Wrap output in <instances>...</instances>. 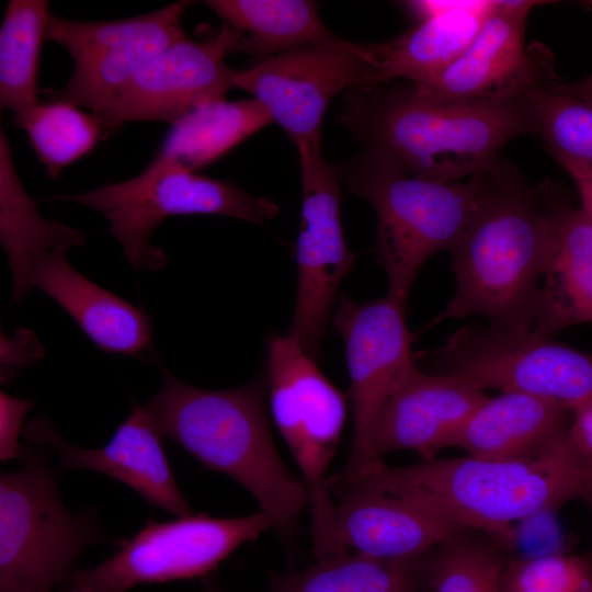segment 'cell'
<instances>
[{"label":"cell","mask_w":592,"mask_h":592,"mask_svg":"<svg viewBox=\"0 0 592 592\" xmlns=\"http://www.w3.org/2000/svg\"><path fill=\"white\" fill-rule=\"evenodd\" d=\"M503 592H592L591 558L558 553L509 558Z\"/></svg>","instance_id":"1f68e13d"},{"label":"cell","mask_w":592,"mask_h":592,"mask_svg":"<svg viewBox=\"0 0 592 592\" xmlns=\"http://www.w3.org/2000/svg\"><path fill=\"white\" fill-rule=\"evenodd\" d=\"M567 440L573 452L592 466V397L572 409Z\"/></svg>","instance_id":"836d02e7"},{"label":"cell","mask_w":592,"mask_h":592,"mask_svg":"<svg viewBox=\"0 0 592 592\" xmlns=\"http://www.w3.org/2000/svg\"><path fill=\"white\" fill-rule=\"evenodd\" d=\"M338 166L345 187L376 213L387 295L406 304L423 264L439 251H451L469 225L480 197V175L465 182L413 177L375 146Z\"/></svg>","instance_id":"5b68a950"},{"label":"cell","mask_w":592,"mask_h":592,"mask_svg":"<svg viewBox=\"0 0 592 592\" xmlns=\"http://www.w3.org/2000/svg\"><path fill=\"white\" fill-rule=\"evenodd\" d=\"M571 411L558 402L525 394L488 396L463 424L449 447L487 459L530 456L566 436Z\"/></svg>","instance_id":"ffe728a7"},{"label":"cell","mask_w":592,"mask_h":592,"mask_svg":"<svg viewBox=\"0 0 592 592\" xmlns=\"http://www.w3.org/2000/svg\"><path fill=\"white\" fill-rule=\"evenodd\" d=\"M203 592H226V591L221 589L214 579L204 578Z\"/></svg>","instance_id":"d590c367"},{"label":"cell","mask_w":592,"mask_h":592,"mask_svg":"<svg viewBox=\"0 0 592 592\" xmlns=\"http://www.w3.org/2000/svg\"><path fill=\"white\" fill-rule=\"evenodd\" d=\"M34 402L13 397L4 391L0 392V459L5 463L20 459L24 446L19 443L22 432V422L26 412Z\"/></svg>","instance_id":"d6a6232c"},{"label":"cell","mask_w":592,"mask_h":592,"mask_svg":"<svg viewBox=\"0 0 592 592\" xmlns=\"http://www.w3.org/2000/svg\"><path fill=\"white\" fill-rule=\"evenodd\" d=\"M592 322V221L580 207L563 209L546 260L532 329L551 335Z\"/></svg>","instance_id":"7402d4cb"},{"label":"cell","mask_w":592,"mask_h":592,"mask_svg":"<svg viewBox=\"0 0 592 592\" xmlns=\"http://www.w3.org/2000/svg\"><path fill=\"white\" fill-rule=\"evenodd\" d=\"M554 73L531 93L534 134L557 161L571 160L592 168V101L573 95Z\"/></svg>","instance_id":"f1b7e54d"},{"label":"cell","mask_w":592,"mask_h":592,"mask_svg":"<svg viewBox=\"0 0 592 592\" xmlns=\"http://www.w3.org/2000/svg\"><path fill=\"white\" fill-rule=\"evenodd\" d=\"M273 122L257 99L212 101L172 124L151 161L174 162L195 172Z\"/></svg>","instance_id":"d4e9b609"},{"label":"cell","mask_w":592,"mask_h":592,"mask_svg":"<svg viewBox=\"0 0 592 592\" xmlns=\"http://www.w3.org/2000/svg\"><path fill=\"white\" fill-rule=\"evenodd\" d=\"M264 377L273 421L307 490L315 558L339 555L329 470L346 422L349 396L286 333L270 335Z\"/></svg>","instance_id":"52a82bcc"},{"label":"cell","mask_w":592,"mask_h":592,"mask_svg":"<svg viewBox=\"0 0 592 592\" xmlns=\"http://www.w3.org/2000/svg\"><path fill=\"white\" fill-rule=\"evenodd\" d=\"M0 136V240L13 281L14 301L32 288V275L38 261L59 247L86 243L76 228L44 218L29 196L15 170L9 141Z\"/></svg>","instance_id":"603a6c76"},{"label":"cell","mask_w":592,"mask_h":592,"mask_svg":"<svg viewBox=\"0 0 592 592\" xmlns=\"http://www.w3.org/2000/svg\"><path fill=\"white\" fill-rule=\"evenodd\" d=\"M96 209L109 220L126 261L135 270L163 267L153 230L168 217L221 215L262 225L278 213L271 198L254 196L229 181L197 174L179 163H150L136 177L58 197Z\"/></svg>","instance_id":"ba28073f"},{"label":"cell","mask_w":592,"mask_h":592,"mask_svg":"<svg viewBox=\"0 0 592 592\" xmlns=\"http://www.w3.org/2000/svg\"><path fill=\"white\" fill-rule=\"evenodd\" d=\"M239 36L240 50L258 61L309 45H338L321 21L316 2L307 0H208L204 2Z\"/></svg>","instance_id":"cb8c5ba5"},{"label":"cell","mask_w":592,"mask_h":592,"mask_svg":"<svg viewBox=\"0 0 592 592\" xmlns=\"http://www.w3.org/2000/svg\"><path fill=\"white\" fill-rule=\"evenodd\" d=\"M479 532L460 534L430 555L432 592H503L509 558L501 544Z\"/></svg>","instance_id":"f546056e"},{"label":"cell","mask_w":592,"mask_h":592,"mask_svg":"<svg viewBox=\"0 0 592 592\" xmlns=\"http://www.w3.org/2000/svg\"><path fill=\"white\" fill-rule=\"evenodd\" d=\"M267 530L271 523L261 511L238 517L193 513L166 522L150 520L110 557L77 569L59 592H127L141 584L207 578L237 548Z\"/></svg>","instance_id":"30bf717a"},{"label":"cell","mask_w":592,"mask_h":592,"mask_svg":"<svg viewBox=\"0 0 592 592\" xmlns=\"http://www.w3.org/2000/svg\"><path fill=\"white\" fill-rule=\"evenodd\" d=\"M161 374V389L144 405L161 436L238 482L271 530L288 537L308 508V494L274 443L264 375L238 388L213 390L189 385L164 367Z\"/></svg>","instance_id":"277c9868"},{"label":"cell","mask_w":592,"mask_h":592,"mask_svg":"<svg viewBox=\"0 0 592 592\" xmlns=\"http://www.w3.org/2000/svg\"><path fill=\"white\" fill-rule=\"evenodd\" d=\"M240 50L236 31L223 23L216 36L196 42L187 35L144 64L102 112L103 136L127 122L173 124L193 109L226 99L235 69L226 57Z\"/></svg>","instance_id":"5bb4252c"},{"label":"cell","mask_w":592,"mask_h":592,"mask_svg":"<svg viewBox=\"0 0 592 592\" xmlns=\"http://www.w3.org/2000/svg\"><path fill=\"white\" fill-rule=\"evenodd\" d=\"M366 45H309L285 50L235 70L234 88L260 101L299 155L321 152V126L332 99L363 88L372 71Z\"/></svg>","instance_id":"7c38bea8"},{"label":"cell","mask_w":592,"mask_h":592,"mask_svg":"<svg viewBox=\"0 0 592 592\" xmlns=\"http://www.w3.org/2000/svg\"><path fill=\"white\" fill-rule=\"evenodd\" d=\"M583 500L589 504L590 510L592 511V488L585 493Z\"/></svg>","instance_id":"8d00e7d4"},{"label":"cell","mask_w":592,"mask_h":592,"mask_svg":"<svg viewBox=\"0 0 592 592\" xmlns=\"http://www.w3.org/2000/svg\"><path fill=\"white\" fill-rule=\"evenodd\" d=\"M419 358L432 373L467 378L483 390L525 394L571 410L592 397V354L533 329L465 326Z\"/></svg>","instance_id":"9c48e42d"},{"label":"cell","mask_w":592,"mask_h":592,"mask_svg":"<svg viewBox=\"0 0 592 592\" xmlns=\"http://www.w3.org/2000/svg\"><path fill=\"white\" fill-rule=\"evenodd\" d=\"M301 221L296 242L297 292L286 334L295 338L312 358L337 303L339 286L352 271L356 254L345 241L341 221V183L338 164L320 153L299 155Z\"/></svg>","instance_id":"4fadbf2b"},{"label":"cell","mask_w":592,"mask_h":592,"mask_svg":"<svg viewBox=\"0 0 592 592\" xmlns=\"http://www.w3.org/2000/svg\"><path fill=\"white\" fill-rule=\"evenodd\" d=\"M20 460L0 475V592H59L102 526L93 508H65L46 447L30 444Z\"/></svg>","instance_id":"8992f818"},{"label":"cell","mask_w":592,"mask_h":592,"mask_svg":"<svg viewBox=\"0 0 592 592\" xmlns=\"http://www.w3.org/2000/svg\"><path fill=\"white\" fill-rule=\"evenodd\" d=\"M591 488L592 466L573 452L566 434L519 458L434 456L402 466L382 460L362 480L333 492L361 489L409 496L508 549L516 542L512 523L583 499Z\"/></svg>","instance_id":"7a4b0ae2"},{"label":"cell","mask_w":592,"mask_h":592,"mask_svg":"<svg viewBox=\"0 0 592 592\" xmlns=\"http://www.w3.org/2000/svg\"><path fill=\"white\" fill-rule=\"evenodd\" d=\"M23 434L30 444L55 451L64 469L104 474L134 490L151 508L175 517L193 514L173 476L163 437L145 406L135 403L110 441L96 448L69 443L44 417L33 418Z\"/></svg>","instance_id":"9a60e30c"},{"label":"cell","mask_w":592,"mask_h":592,"mask_svg":"<svg viewBox=\"0 0 592 592\" xmlns=\"http://www.w3.org/2000/svg\"><path fill=\"white\" fill-rule=\"evenodd\" d=\"M405 307L389 295L367 303L343 292L338 296L332 325L345 351L353 437L348 463L331 476V488L362 480L379 463L369 454L373 425L387 399L417 366Z\"/></svg>","instance_id":"8fae6325"},{"label":"cell","mask_w":592,"mask_h":592,"mask_svg":"<svg viewBox=\"0 0 592 592\" xmlns=\"http://www.w3.org/2000/svg\"><path fill=\"white\" fill-rule=\"evenodd\" d=\"M50 179L89 153L103 136L100 119L64 101L38 102L18 118Z\"/></svg>","instance_id":"83f0119b"},{"label":"cell","mask_w":592,"mask_h":592,"mask_svg":"<svg viewBox=\"0 0 592 592\" xmlns=\"http://www.w3.org/2000/svg\"><path fill=\"white\" fill-rule=\"evenodd\" d=\"M474 382L429 373L418 365L380 409L369 436L374 463L396 451H414L422 458L448 448L473 411L488 397Z\"/></svg>","instance_id":"e0dca14e"},{"label":"cell","mask_w":592,"mask_h":592,"mask_svg":"<svg viewBox=\"0 0 592 592\" xmlns=\"http://www.w3.org/2000/svg\"><path fill=\"white\" fill-rule=\"evenodd\" d=\"M191 3L178 1L147 14L110 21L80 22L53 15L47 25L46 41L66 48L75 62L114 46L182 27V18Z\"/></svg>","instance_id":"4dcf8cb0"},{"label":"cell","mask_w":592,"mask_h":592,"mask_svg":"<svg viewBox=\"0 0 592 592\" xmlns=\"http://www.w3.org/2000/svg\"><path fill=\"white\" fill-rule=\"evenodd\" d=\"M563 89L577 96L592 101V73L576 83H562Z\"/></svg>","instance_id":"e575fe53"},{"label":"cell","mask_w":592,"mask_h":592,"mask_svg":"<svg viewBox=\"0 0 592 592\" xmlns=\"http://www.w3.org/2000/svg\"><path fill=\"white\" fill-rule=\"evenodd\" d=\"M45 0H10L0 29V104L21 118L38 101L42 43L52 18Z\"/></svg>","instance_id":"4316f807"},{"label":"cell","mask_w":592,"mask_h":592,"mask_svg":"<svg viewBox=\"0 0 592 592\" xmlns=\"http://www.w3.org/2000/svg\"><path fill=\"white\" fill-rule=\"evenodd\" d=\"M536 86L465 104L428 102L412 86L353 89L337 121L408 174L456 182L488 169L511 139L534 135L531 93Z\"/></svg>","instance_id":"3957f363"},{"label":"cell","mask_w":592,"mask_h":592,"mask_svg":"<svg viewBox=\"0 0 592 592\" xmlns=\"http://www.w3.org/2000/svg\"><path fill=\"white\" fill-rule=\"evenodd\" d=\"M479 175L477 209L449 251L455 292L443 317L481 316L497 329H532L543 271L567 204L551 183L530 186L500 159Z\"/></svg>","instance_id":"6da1fadb"},{"label":"cell","mask_w":592,"mask_h":592,"mask_svg":"<svg viewBox=\"0 0 592 592\" xmlns=\"http://www.w3.org/2000/svg\"><path fill=\"white\" fill-rule=\"evenodd\" d=\"M333 497L337 501L333 540L340 554L420 558L473 531L405 494L346 489L334 492Z\"/></svg>","instance_id":"ac0fdd59"},{"label":"cell","mask_w":592,"mask_h":592,"mask_svg":"<svg viewBox=\"0 0 592 592\" xmlns=\"http://www.w3.org/2000/svg\"><path fill=\"white\" fill-rule=\"evenodd\" d=\"M430 555L386 559L354 551L270 578L267 592H432Z\"/></svg>","instance_id":"484cf974"},{"label":"cell","mask_w":592,"mask_h":592,"mask_svg":"<svg viewBox=\"0 0 592 592\" xmlns=\"http://www.w3.org/2000/svg\"><path fill=\"white\" fill-rule=\"evenodd\" d=\"M69 249L59 247L38 261L32 288L54 299L101 350L143 354L150 343L151 319L73 269L66 255Z\"/></svg>","instance_id":"d6986e66"},{"label":"cell","mask_w":592,"mask_h":592,"mask_svg":"<svg viewBox=\"0 0 592 592\" xmlns=\"http://www.w3.org/2000/svg\"><path fill=\"white\" fill-rule=\"evenodd\" d=\"M540 1H496L468 46L442 72L411 84L421 99L435 104H465L523 90L531 80L536 43L525 46L531 10Z\"/></svg>","instance_id":"2e32d148"},{"label":"cell","mask_w":592,"mask_h":592,"mask_svg":"<svg viewBox=\"0 0 592 592\" xmlns=\"http://www.w3.org/2000/svg\"><path fill=\"white\" fill-rule=\"evenodd\" d=\"M494 4L460 0L456 8L421 21L394 39L367 44L374 62L361 89L396 79L420 84L434 78L468 46Z\"/></svg>","instance_id":"44dd1931"}]
</instances>
